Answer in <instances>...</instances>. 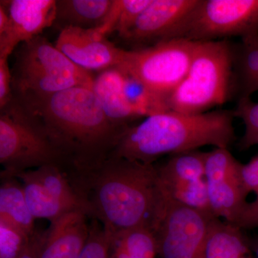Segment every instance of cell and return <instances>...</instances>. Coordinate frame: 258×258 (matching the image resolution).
<instances>
[{
	"label": "cell",
	"instance_id": "cell-1",
	"mask_svg": "<svg viewBox=\"0 0 258 258\" xmlns=\"http://www.w3.org/2000/svg\"><path fill=\"white\" fill-rule=\"evenodd\" d=\"M64 171L88 216L98 220L107 235L137 227L157 230L170 198L154 164L109 154Z\"/></svg>",
	"mask_w": 258,
	"mask_h": 258
},
{
	"label": "cell",
	"instance_id": "cell-2",
	"mask_svg": "<svg viewBox=\"0 0 258 258\" xmlns=\"http://www.w3.org/2000/svg\"><path fill=\"white\" fill-rule=\"evenodd\" d=\"M13 98L41 125L63 157L64 167L88 165L104 159L124 130L110 121L93 90L85 86L40 99Z\"/></svg>",
	"mask_w": 258,
	"mask_h": 258
},
{
	"label": "cell",
	"instance_id": "cell-3",
	"mask_svg": "<svg viewBox=\"0 0 258 258\" xmlns=\"http://www.w3.org/2000/svg\"><path fill=\"white\" fill-rule=\"evenodd\" d=\"M235 118L230 110L198 114L169 111L150 115L123 130L110 154L153 164L164 156L205 146L229 149L236 140Z\"/></svg>",
	"mask_w": 258,
	"mask_h": 258
},
{
	"label": "cell",
	"instance_id": "cell-4",
	"mask_svg": "<svg viewBox=\"0 0 258 258\" xmlns=\"http://www.w3.org/2000/svg\"><path fill=\"white\" fill-rule=\"evenodd\" d=\"M13 98L40 99L69 89L93 88L94 76L74 63L42 35L23 42L15 50L11 68Z\"/></svg>",
	"mask_w": 258,
	"mask_h": 258
},
{
	"label": "cell",
	"instance_id": "cell-5",
	"mask_svg": "<svg viewBox=\"0 0 258 258\" xmlns=\"http://www.w3.org/2000/svg\"><path fill=\"white\" fill-rule=\"evenodd\" d=\"M234 60L235 47L227 40L198 42L187 74L168 101L169 110L198 114L225 104Z\"/></svg>",
	"mask_w": 258,
	"mask_h": 258
},
{
	"label": "cell",
	"instance_id": "cell-6",
	"mask_svg": "<svg viewBox=\"0 0 258 258\" xmlns=\"http://www.w3.org/2000/svg\"><path fill=\"white\" fill-rule=\"evenodd\" d=\"M1 177L47 165L64 167V161L41 125L13 98L0 109Z\"/></svg>",
	"mask_w": 258,
	"mask_h": 258
},
{
	"label": "cell",
	"instance_id": "cell-7",
	"mask_svg": "<svg viewBox=\"0 0 258 258\" xmlns=\"http://www.w3.org/2000/svg\"><path fill=\"white\" fill-rule=\"evenodd\" d=\"M197 43L174 39L144 48L125 50L118 67L138 79L169 106V98L187 74Z\"/></svg>",
	"mask_w": 258,
	"mask_h": 258
},
{
	"label": "cell",
	"instance_id": "cell-8",
	"mask_svg": "<svg viewBox=\"0 0 258 258\" xmlns=\"http://www.w3.org/2000/svg\"><path fill=\"white\" fill-rule=\"evenodd\" d=\"M258 33V0H200L173 35L195 42Z\"/></svg>",
	"mask_w": 258,
	"mask_h": 258
},
{
	"label": "cell",
	"instance_id": "cell-9",
	"mask_svg": "<svg viewBox=\"0 0 258 258\" xmlns=\"http://www.w3.org/2000/svg\"><path fill=\"white\" fill-rule=\"evenodd\" d=\"M216 217L169 199L156 231L159 258H203L212 220Z\"/></svg>",
	"mask_w": 258,
	"mask_h": 258
},
{
	"label": "cell",
	"instance_id": "cell-10",
	"mask_svg": "<svg viewBox=\"0 0 258 258\" xmlns=\"http://www.w3.org/2000/svg\"><path fill=\"white\" fill-rule=\"evenodd\" d=\"M242 165L227 148L206 152L205 180L212 213L232 225L248 203L241 176Z\"/></svg>",
	"mask_w": 258,
	"mask_h": 258
},
{
	"label": "cell",
	"instance_id": "cell-11",
	"mask_svg": "<svg viewBox=\"0 0 258 258\" xmlns=\"http://www.w3.org/2000/svg\"><path fill=\"white\" fill-rule=\"evenodd\" d=\"M200 0H152L122 40L134 49L171 40Z\"/></svg>",
	"mask_w": 258,
	"mask_h": 258
},
{
	"label": "cell",
	"instance_id": "cell-12",
	"mask_svg": "<svg viewBox=\"0 0 258 258\" xmlns=\"http://www.w3.org/2000/svg\"><path fill=\"white\" fill-rule=\"evenodd\" d=\"M57 0H7L0 1L9 17L10 28L0 37V58L8 59L17 47L41 35L54 25Z\"/></svg>",
	"mask_w": 258,
	"mask_h": 258
},
{
	"label": "cell",
	"instance_id": "cell-13",
	"mask_svg": "<svg viewBox=\"0 0 258 258\" xmlns=\"http://www.w3.org/2000/svg\"><path fill=\"white\" fill-rule=\"evenodd\" d=\"M55 45L76 66L90 73L119 66L125 50L96 30L76 28L62 29Z\"/></svg>",
	"mask_w": 258,
	"mask_h": 258
},
{
	"label": "cell",
	"instance_id": "cell-14",
	"mask_svg": "<svg viewBox=\"0 0 258 258\" xmlns=\"http://www.w3.org/2000/svg\"><path fill=\"white\" fill-rule=\"evenodd\" d=\"M84 212H69L42 232L38 258H80L89 234Z\"/></svg>",
	"mask_w": 258,
	"mask_h": 258
},
{
	"label": "cell",
	"instance_id": "cell-15",
	"mask_svg": "<svg viewBox=\"0 0 258 258\" xmlns=\"http://www.w3.org/2000/svg\"><path fill=\"white\" fill-rule=\"evenodd\" d=\"M107 118L115 126L125 129L141 118L125 101L122 87V75L118 67L98 72L92 88Z\"/></svg>",
	"mask_w": 258,
	"mask_h": 258
},
{
	"label": "cell",
	"instance_id": "cell-16",
	"mask_svg": "<svg viewBox=\"0 0 258 258\" xmlns=\"http://www.w3.org/2000/svg\"><path fill=\"white\" fill-rule=\"evenodd\" d=\"M114 0H57L55 26L98 30L108 20Z\"/></svg>",
	"mask_w": 258,
	"mask_h": 258
},
{
	"label": "cell",
	"instance_id": "cell-17",
	"mask_svg": "<svg viewBox=\"0 0 258 258\" xmlns=\"http://www.w3.org/2000/svg\"><path fill=\"white\" fill-rule=\"evenodd\" d=\"M203 258H252V249L241 229L215 218L210 225Z\"/></svg>",
	"mask_w": 258,
	"mask_h": 258
},
{
	"label": "cell",
	"instance_id": "cell-18",
	"mask_svg": "<svg viewBox=\"0 0 258 258\" xmlns=\"http://www.w3.org/2000/svg\"><path fill=\"white\" fill-rule=\"evenodd\" d=\"M0 220L11 224L32 237L36 232L35 218L25 199L23 184L16 177H1Z\"/></svg>",
	"mask_w": 258,
	"mask_h": 258
},
{
	"label": "cell",
	"instance_id": "cell-19",
	"mask_svg": "<svg viewBox=\"0 0 258 258\" xmlns=\"http://www.w3.org/2000/svg\"><path fill=\"white\" fill-rule=\"evenodd\" d=\"M109 237L108 258H156L158 256L157 237L149 229H130Z\"/></svg>",
	"mask_w": 258,
	"mask_h": 258
},
{
	"label": "cell",
	"instance_id": "cell-20",
	"mask_svg": "<svg viewBox=\"0 0 258 258\" xmlns=\"http://www.w3.org/2000/svg\"><path fill=\"white\" fill-rule=\"evenodd\" d=\"M20 180L23 186L27 203L32 215L36 219L56 221L69 212H74L71 207L50 195L29 173H19L14 176Z\"/></svg>",
	"mask_w": 258,
	"mask_h": 258
},
{
	"label": "cell",
	"instance_id": "cell-21",
	"mask_svg": "<svg viewBox=\"0 0 258 258\" xmlns=\"http://www.w3.org/2000/svg\"><path fill=\"white\" fill-rule=\"evenodd\" d=\"M206 152L195 150L170 156L158 167L164 186L205 179Z\"/></svg>",
	"mask_w": 258,
	"mask_h": 258
},
{
	"label": "cell",
	"instance_id": "cell-22",
	"mask_svg": "<svg viewBox=\"0 0 258 258\" xmlns=\"http://www.w3.org/2000/svg\"><path fill=\"white\" fill-rule=\"evenodd\" d=\"M234 66L242 91L240 97H250L258 91V33L241 38L235 47Z\"/></svg>",
	"mask_w": 258,
	"mask_h": 258
},
{
	"label": "cell",
	"instance_id": "cell-23",
	"mask_svg": "<svg viewBox=\"0 0 258 258\" xmlns=\"http://www.w3.org/2000/svg\"><path fill=\"white\" fill-rule=\"evenodd\" d=\"M122 87L125 101L140 118L170 111L169 106L158 98L141 81L120 69Z\"/></svg>",
	"mask_w": 258,
	"mask_h": 258
},
{
	"label": "cell",
	"instance_id": "cell-24",
	"mask_svg": "<svg viewBox=\"0 0 258 258\" xmlns=\"http://www.w3.org/2000/svg\"><path fill=\"white\" fill-rule=\"evenodd\" d=\"M152 0H114L106 23L96 30L103 36L116 32L122 38L134 26L139 17Z\"/></svg>",
	"mask_w": 258,
	"mask_h": 258
},
{
	"label": "cell",
	"instance_id": "cell-25",
	"mask_svg": "<svg viewBox=\"0 0 258 258\" xmlns=\"http://www.w3.org/2000/svg\"><path fill=\"white\" fill-rule=\"evenodd\" d=\"M164 187L171 200L188 208L214 216L209 200L208 185L205 179Z\"/></svg>",
	"mask_w": 258,
	"mask_h": 258
},
{
	"label": "cell",
	"instance_id": "cell-26",
	"mask_svg": "<svg viewBox=\"0 0 258 258\" xmlns=\"http://www.w3.org/2000/svg\"><path fill=\"white\" fill-rule=\"evenodd\" d=\"M234 113L235 118L242 120L244 126L239 147L246 150L258 144V103L251 101L250 97H240Z\"/></svg>",
	"mask_w": 258,
	"mask_h": 258
},
{
	"label": "cell",
	"instance_id": "cell-27",
	"mask_svg": "<svg viewBox=\"0 0 258 258\" xmlns=\"http://www.w3.org/2000/svg\"><path fill=\"white\" fill-rule=\"evenodd\" d=\"M32 237L0 220V258H18L28 247Z\"/></svg>",
	"mask_w": 258,
	"mask_h": 258
},
{
	"label": "cell",
	"instance_id": "cell-28",
	"mask_svg": "<svg viewBox=\"0 0 258 258\" xmlns=\"http://www.w3.org/2000/svg\"><path fill=\"white\" fill-rule=\"evenodd\" d=\"M109 236L103 226L95 219L89 225V234L80 258H108Z\"/></svg>",
	"mask_w": 258,
	"mask_h": 258
},
{
	"label": "cell",
	"instance_id": "cell-29",
	"mask_svg": "<svg viewBox=\"0 0 258 258\" xmlns=\"http://www.w3.org/2000/svg\"><path fill=\"white\" fill-rule=\"evenodd\" d=\"M13 99L11 69L8 59L0 58V109L8 106Z\"/></svg>",
	"mask_w": 258,
	"mask_h": 258
},
{
	"label": "cell",
	"instance_id": "cell-30",
	"mask_svg": "<svg viewBox=\"0 0 258 258\" xmlns=\"http://www.w3.org/2000/svg\"><path fill=\"white\" fill-rule=\"evenodd\" d=\"M241 176L246 192L247 195L254 193L256 196L254 201L258 203V156L247 164H242Z\"/></svg>",
	"mask_w": 258,
	"mask_h": 258
},
{
	"label": "cell",
	"instance_id": "cell-31",
	"mask_svg": "<svg viewBox=\"0 0 258 258\" xmlns=\"http://www.w3.org/2000/svg\"><path fill=\"white\" fill-rule=\"evenodd\" d=\"M235 227L241 230L258 228V203H247Z\"/></svg>",
	"mask_w": 258,
	"mask_h": 258
},
{
	"label": "cell",
	"instance_id": "cell-32",
	"mask_svg": "<svg viewBox=\"0 0 258 258\" xmlns=\"http://www.w3.org/2000/svg\"><path fill=\"white\" fill-rule=\"evenodd\" d=\"M41 236L42 233H40L37 230L35 235L32 236L28 247L18 258H38Z\"/></svg>",
	"mask_w": 258,
	"mask_h": 258
},
{
	"label": "cell",
	"instance_id": "cell-33",
	"mask_svg": "<svg viewBox=\"0 0 258 258\" xmlns=\"http://www.w3.org/2000/svg\"><path fill=\"white\" fill-rule=\"evenodd\" d=\"M251 249L253 252L254 258H258V238L254 240L253 243L250 244Z\"/></svg>",
	"mask_w": 258,
	"mask_h": 258
}]
</instances>
